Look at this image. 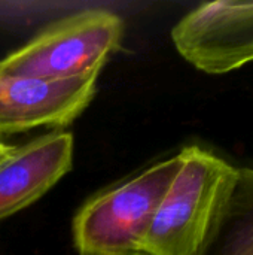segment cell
<instances>
[{"label":"cell","instance_id":"6","mask_svg":"<svg viewBox=\"0 0 253 255\" xmlns=\"http://www.w3.org/2000/svg\"><path fill=\"white\" fill-rule=\"evenodd\" d=\"M73 163V136L43 134L0 164V221L28 208L46 194Z\"/></svg>","mask_w":253,"mask_h":255},{"label":"cell","instance_id":"8","mask_svg":"<svg viewBox=\"0 0 253 255\" xmlns=\"http://www.w3.org/2000/svg\"><path fill=\"white\" fill-rule=\"evenodd\" d=\"M16 148H18V146L9 145V143L3 142V140L0 139V164H1L3 161H6V160L16 151Z\"/></svg>","mask_w":253,"mask_h":255},{"label":"cell","instance_id":"2","mask_svg":"<svg viewBox=\"0 0 253 255\" xmlns=\"http://www.w3.org/2000/svg\"><path fill=\"white\" fill-rule=\"evenodd\" d=\"M176 154L89 199L72 223L79 255H142L164 194L180 169Z\"/></svg>","mask_w":253,"mask_h":255},{"label":"cell","instance_id":"7","mask_svg":"<svg viewBox=\"0 0 253 255\" xmlns=\"http://www.w3.org/2000/svg\"><path fill=\"white\" fill-rule=\"evenodd\" d=\"M200 255H253V169L237 167L234 184Z\"/></svg>","mask_w":253,"mask_h":255},{"label":"cell","instance_id":"3","mask_svg":"<svg viewBox=\"0 0 253 255\" xmlns=\"http://www.w3.org/2000/svg\"><path fill=\"white\" fill-rule=\"evenodd\" d=\"M124 21L107 9H86L46 27L0 60V75L73 79L100 75L121 46Z\"/></svg>","mask_w":253,"mask_h":255},{"label":"cell","instance_id":"5","mask_svg":"<svg viewBox=\"0 0 253 255\" xmlns=\"http://www.w3.org/2000/svg\"><path fill=\"white\" fill-rule=\"evenodd\" d=\"M97 78L51 81L0 75V134L72 124L92 102Z\"/></svg>","mask_w":253,"mask_h":255},{"label":"cell","instance_id":"4","mask_svg":"<svg viewBox=\"0 0 253 255\" xmlns=\"http://www.w3.org/2000/svg\"><path fill=\"white\" fill-rule=\"evenodd\" d=\"M176 51L195 69L225 75L253 63V0L206 1L171 28Z\"/></svg>","mask_w":253,"mask_h":255},{"label":"cell","instance_id":"1","mask_svg":"<svg viewBox=\"0 0 253 255\" xmlns=\"http://www.w3.org/2000/svg\"><path fill=\"white\" fill-rule=\"evenodd\" d=\"M177 175L154 217L142 255H200L234 184L237 167L198 146H185Z\"/></svg>","mask_w":253,"mask_h":255}]
</instances>
